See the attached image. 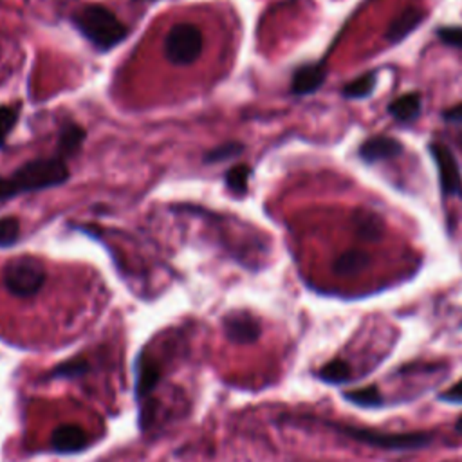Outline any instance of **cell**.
<instances>
[{
	"label": "cell",
	"instance_id": "cell-4",
	"mask_svg": "<svg viewBox=\"0 0 462 462\" xmlns=\"http://www.w3.org/2000/svg\"><path fill=\"white\" fill-rule=\"evenodd\" d=\"M4 285L18 298H31L40 292L47 280V271L43 263L29 254L11 258L4 265Z\"/></svg>",
	"mask_w": 462,
	"mask_h": 462
},
{
	"label": "cell",
	"instance_id": "cell-24",
	"mask_svg": "<svg viewBox=\"0 0 462 462\" xmlns=\"http://www.w3.org/2000/svg\"><path fill=\"white\" fill-rule=\"evenodd\" d=\"M18 116H20L18 108L7 106V105H0V148H4L9 134L16 126Z\"/></svg>",
	"mask_w": 462,
	"mask_h": 462
},
{
	"label": "cell",
	"instance_id": "cell-2",
	"mask_svg": "<svg viewBox=\"0 0 462 462\" xmlns=\"http://www.w3.org/2000/svg\"><path fill=\"white\" fill-rule=\"evenodd\" d=\"M72 25L99 52L112 51L128 36V27L101 4H87L70 16Z\"/></svg>",
	"mask_w": 462,
	"mask_h": 462
},
{
	"label": "cell",
	"instance_id": "cell-12",
	"mask_svg": "<svg viewBox=\"0 0 462 462\" xmlns=\"http://www.w3.org/2000/svg\"><path fill=\"white\" fill-rule=\"evenodd\" d=\"M422 20H424V13L419 7H408L397 18H393V22L386 31V40L390 43L402 42L410 32H413L422 23Z\"/></svg>",
	"mask_w": 462,
	"mask_h": 462
},
{
	"label": "cell",
	"instance_id": "cell-13",
	"mask_svg": "<svg viewBox=\"0 0 462 462\" xmlns=\"http://www.w3.org/2000/svg\"><path fill=\"white\" fill-rule=\"evenodd\" d=\"M85 137H87V132L83 126H79L76 123L65 125L58 135V155L61 159L72 157L78 150H81Z\"/></svg>",
	"mask_w": 462,
	"mask_h": 462
},
{
	"label": "cell",
	"instance_id": "cell-25",
	"mask_svg": "<svg viewBox=\"0 0 462 462\" xmlns=\"http://www.w3.org/2000/svg\"><path fill=\"white\" fill-rule=\"evenodd\" d=\"M437 36L442 43L462 49V27H440L437 31Z\"/></svg>",
	"mask_w": 462,
	"mask_h": 462
},
{
	"label": "cell",
	"instance_id": "cell-9",
	"mask_svg": "<svg viewBox=\"0 0 462 462\" xmlns=\"http://www.w3.org/2000/svg\"><path fill=\"white\" fill-rule=\"evenodd\" d=\"M51 446L58 453H78L88 446V435L78 424H61L52 431Z\"/></svg>",
	"mask_w": 462,
	"mask_h": 462
},
{
	"label": "cell",
	"instance_id": "cell-17",
	"mask_svg": "<svg viewBox=\"0 0 462 462\" xmlns=\"http://www.w3.org/2000/svg\"><path fill=\"white\" fill-rule=\"evenodd\" d=\"M352 375V368L346 361L343 359H332L328 363H325L319 370H318V377L328 384H341L346 383Z\"/></svg>",
	"mask_w": 462,
	"mask_h": 462
},
{
	"label": "cell",
	"instance_id": "cell-10",
	"mask_svg": "<svg viewBox=\"0 0 462 462\" xmlns=\"http://www.w3.org/2000/svg\"><path fill=\"white\" fill-rule=\"evenodd\" d=\"M325 81V69L321 63H305L298 67L291 79V92L294 96H309L316 92Z\"/></svg>",
	"mask_w": 462,
	"mask_h": 462
},
{
	"label": "cell",
	"instance_id": "cell-8",
	"mask_svg": "<svg viewBox=\"0 0 462 462\" xmlns=\"http://www.w3.org/2000/svg\"><path fill=\"white\" fill-rule=\"evenodd\" d=\"M401 153H402V144L397 139L388 135H374L359 146V157L368 164L395 159Z\"/></svg>",
	"mask_w": 462,
	"mask_h": 462
},
{
	"label": "cell",
	"instance_id": "cell-20",
	"mask_svg": "<svg viewBox=\"0 0 462 462\" xmlns=\"http://www.w3.org/2000/svg\"><path fill=\"white\" fill-rule=\"evenodd\" d=\"M374 87H375V72H366L356 78L354 81H350L348 85H345L341 94L348 99H361V97H368Z\"/></svg>",
	"mask_w": 462,
	"mask_h": 462
},
{
	"label": "cell",
	"instance_id": "cell-15",
	"mask_svg": "<svg viewBox=\"0 0 462 462\" xmlns=\"http://www.w3.org/2000/svg\"><path fill=\"white\" fill-rule=\"evenodd\" d=\"M368 263H370V256L365 251L350 249V251L341 253L334 260L332 269L339 276H354V274L361 273L365 267H368Z\"/></svg>",
	"mask_w": 462,
	"mask_h": 462
},
{
	"label": "cell",
	"instance_id": "cell-11",
	"mask_svg": "<svg viewBox=\"0 0 462 462\" xmlns=\"http://www.w3.org/2000/svg\"><path fill=\"white\" fill-rule=\"evenodd\" d=\"M135 370H137L135 395H137L139 401H143L157 386V383L161 379V366H159V363L153 357H146L144 354H141L139 359H137Z\"/></svg>",
	"mask_w": 462,
	"mask_h": 462
},
{
	"label": "cell",
	"instance_id": "cell-29",
	"mask_svg": "<svg viewBox=\"0 0 462 462\" xmlns=\"http://www.w3.org/2000/svg\"><path fill=\"white\" fill-rule=\"evenodd\" d=\"M144 2H153V0H144Z\"/></svg>",
	"mask_w": 462,
	"mask_h": 462
},
{
	"label": "cell",
	"instance_id": "cell-23",
	"mask_svg": "<svg viewBox=\"0 0 462 462\" xmlns=\"http://www.w3.org/2000/svg\"><path fill=\"white\" fill-rule=\"evenodd\" d=\"M20 238V220L16 217H0V247H9Z\"/></svg>",
	"mask_w": 462,
	"mask_h": 462
},
{
	"label": "cell",
	"instance_id": "cell-22",
	"mask_svg": "<svg viewBox=\"0 0 462 462\" xmlns=\"http://www.w3.org/2000/svg\"><path fill=\"white\" fill-rule=\"evenodd\" d=\"M85 372H88V363L85 357H76V359H69L60 363L58 366H54L49 374L51 379H70V377H78L83 375Z\"/></svg>",
	"mask_w": 462,
	"mask_h": 462
},
{
	"label": "cell",
	"instance_id": "cell-18",
	"mask_svg": "<svg viewBox=\"0 0 462 462\" xmlns=\"http://www.w3.org/2000/svg\"><path fill=\"white\" fill-rule=\"evenodd\" d=\"M348 402L361 406V408H379L383 406L384 399L383 393L377 386H363V388H356L352 392H346L343 395Z\"/></svg>",
	"mask_w": 462,
	"mask_h": 462
},
{
	"label": "cell",
	"instance_id": "cell-1",
	"mask_svg": "<svg viewBox=\"0 0 462 462\" xmlns=\"http://www.w3.org/2000/svg\"><path fill=\"white\" fill-rule=\"evenodd\" d=\"M67 161L60 155L38 157L18 166L11 175H0V202L22 193H34L61 186L69 180Z\"/></svg>",
	"mask_w": 462,
	"mask_h": 462
},
{
	"label": "cell",
	"instance_id": "cell-21",
	"mask_svg": "<svg viewBox=\"0 0 462 462\" xmlns=\"http://www.w3.org/2000/svg\"><path fill=\"white\" fill-rule=\"evenodd\" d=\"M244 150V144L242 143H236V141H227V143H222L211 150H208L202 157V161L206 164H217V162H222V161H227V159H233L236 155H240Z\"/></svg>",
	"mask_w": 462,
	"mask_h": 462
},
{
	"label": "cell",
	"instance_id": "cell-26",
	"mask_svg": "<svg viewBox=\"0 0 462 462\" xmlns=\"http://www.w3.org/2000/svg\"><path fill=\"white\" fill-rule=\"evenodd\" d=\"M440 399L451 404H462V379L455 383L451 388H448L446 392H442Z\"/></svg>",
	"mask_w": 462,
	"mask_h": 462
},
{
	"label": "cell",
	"instance_id": "cell-5",
	"mask_svg": "<svg viewBox=\"0 0 462 462\" xmlns=\"http://www.w3.org/2000/svg\"><path fill=\"white\" fill-rule=\"evenodd\" d=\"M204 49V38L197 25L189 22L175 23L164 40V58L177 67H186L197 61Z\"/></svg>",
	"mask_w": 462,
	"mask_h": 462
},
{
	"label": "cell",
	"instance_id": "cell-14",
	"mask_svg": "<svg viewBox=\"0 0 462 462\" xmlns=\"http://www.w3.org/2000/svg\"><path fill=\"white\" fill-rule=\"evenodd\" d=\"M388 112L393 119L401 123H410L420 114V96L417 92L402 94L388 105Z\"/></svg>",
	"mask_w": 462,
	"mask_h": 462
},
{
	"label": "cell",
	"instance_id": "cell-3",
	"mask_svg": "<svg viewBox=\"0 0 462 462\" xmlns=\"http://www.w3.org/2000/svg\"><path fill=\"white\" fill-rule=\"evenodd\" d=\"M336 431L341 435L354 439L357 442L381 448V449H393V451H410V449H420L431 442V435L424 431H410V433H388L379 431L372 428L363 426H352V424H332Z\"/></svg>",
	"mask_w": 462,
	"mask_h": 462
},
{
	"label": "cell",
	"instance_id": "cell-27",
	"mask_svg": "<svg viewBox=\"0 0 462 462\" xmlns=\"http://www.w3.org/2000/svg\"><path fill=\"white\" fill-rule=\"evenodd\" d=\"M444 119L448 123H455V125H462V103L453 105L451 108H448L444 112Z\"/></svg>",
	"mask_w": 462,
	"mask_h": 462
},
{
	"label": "cell",
	"instance_id": "cell-6",
	"mask_svg": "<svg viewBox=\"0 0 462 462\" xmlns=\"http://www.w3.org/2000/svg\"><path fill=\"white\" fill-rule=\"evenodd\" d=\"M430 153L437 164L439 179H440V189L446 197H455L462 193V179L458 171V164L451 153L449 148L433 143L430 144Z\"/></svg>",
	"mask_w": 462,
	"mask_h": 462
},
{
	"label": "cell",
	"instance_id": "cell-16",
	"mask_svg": "<svg viewBox=\"0 0 462 462\" xmlns=\"http://www.w3.org/2000/svg\"><path fill=\"white\" fill-rule=\"evenodd\" d=\"M354 226H356L357 235L365 240H377L384 229L381 217L370 209L356 211Z\"/></svg>",
	"mask_w": 462,
	"mask_h": 462
},
{
	"label": "cell",
	"instance_id": "cell-19",
	"mask_svg": "<svg viewBox=\"0 0 462 462\" xmlns=\"http://www.w3.org/2000/svg\"><path fill=\"white\" fill-rule=\"evenodd\" d=\"M249 175H251V168H249L247 164L240 162V164L231 166V168L226 171V177H224L227 189H229L231 193L238 195V197L245 195L247 184H249Z\"/></svg>",
	"mask_w": 462,
	"mask_h": 462
},
{
	"label": "cell",
	"instance_id": "cell-7",
	"mask_svg": "<svg viewBox=\"0 0 462 462\" xmlns=\"http://www.w3.org/2000/svg\"><path fill=\"white\" fill-rule=\"evenodd\" d=\"M222 327H224V334L227 336V339L236 345L254 343L262 332L258 319L242 310L226 314L222 319Z\"/></svg>",
	"mask_w": 462,
	"mask_h": 462
},
{
	"label": "cell",
	"instance_id": "cell-28",
	"mask_svg": "<svg viewBox=\"0 0 462 462\" xmlns=\"http://www.w3.org/2000/svg\"><path fill=\"white\" fill-rule=\"evenodd\" d=\"M455 430H457L458 433H462V415L458 417V420H457V424H455Z\"/></svg>",
	"mask_w": 462,
	"mask_h": 462
}]
</instances>
